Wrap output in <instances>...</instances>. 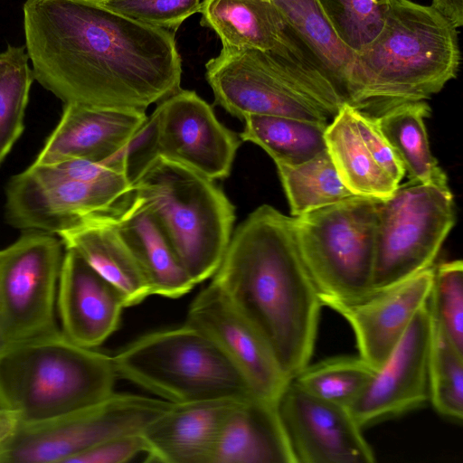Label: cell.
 I'll use <instances>...</instances> for the list:
<instances>
[{"instance_id": "cell-22", "label": "cell", "mask_w": 463, "mask_h": 463, "mask_svg": "<svg viewBox=\"0 0 463 463\" xmlns=\"http://www.w3.org/2000/svg\"><path fill=\"white\" fill-rule=\"evenodd\" d=\"M112 220L137 260L152 295L178 298L195 284L179 262L148 207L137 196L110 212Z\"/></svg>"}, {"instance_id": "cell-18", "label": "cell", "mask_w": 463, "mask_h": 463, "mask_svg": "<svg viewBox=\"0 0 463 463\" xmlns=\"http://www.w3.org/2000/svg\"><path fill=\"white\" fill-rule=\"evenodd\" d=\"M146 121L142 110L65 104L61 120L33 163L109 160L134 143Z\"/></svg>"}, {"instance_id": "cell-5", "label": "cell", "mask_w": 463, "mask_h": 463, "mask_svg": "<svg viewBox=\"0 0 463 463\" xmlns=\"http://www.w3.org/2000/svg\"><path fill=\"white\" fill-rule=\"evenodd\" d=\"M205 70L215 104L241 119L269 115L329 123L347 103L303 48L222 47Z\"/></svg>"}, {"instance_id": "cell-16", "label": "cell", "mask_w": 463, "mask_h": 463, "mask_svg": "<svg viewBox=\"0 0 463 463\" xmlns=\"http://www.w3.org/2000/svg\"><path fill=\"white\" fill-rule=\"evenodd\" d=\"M185 324L209 337L228 356L256 396L277 402L290 379L261 335L214 283L194 298Z\"/></svg>"}, {"instance_id": "cell-34", "label": "cell", "mask_w": 463, "mask_h": 463, "mask_svg": "<svg viewBox=\"0 0 463 463\" xmlns=\"http://www.w3.org/2000/svg\"><path fill=\"white\" fill-rule=\"evenodd\" d=\"M436 326L463 352V263L460 260L434 266L429 298Z\"/></svg>"}, {"instance_id": "cell-14", "label": "cell", "mask_w": 463, "mask_h": 463, "mask_svg": "<svg viewBox=\"0 0 463 463\" xmlns=\"http://www.w3.org/2000/svg\"><path fill=\"white\" fill-rule=\"evenodd\" d=\"M295 463H373V450L348 408L288 381L276 402Z\"/></svg>"}, {"instance_id": "cell-37", "label": "cell", "mask_w": 463, "mask_h": 463, "mask_svg": "<svg viewBox=\"0 0 463 463\" xmlns=\"http://www.w3.org/2000/svg\"><path fill=\"white\" fill-rule=\"evenodd\" d=\"M141 453H146L141 434H128L103 441L72 458L68 463H124Z\"/></svg>"}, {"instance_id": "cell-13", "label": "cell", "mask_w": 463, "mask_h": 463, "mask_svg": "<svg viewBox=\"0 0 463 463\" xmlns=\"http://www.w3.org/2000/svg\"><path fill=\"white\" fill-rule=\"evenodd\" d=\"M153 150L211 179L229 176L241 139L223 126L196 92L178 90L147 118Z\"/></svg>"}, {"instance_id": "cell-33", "label": "cell", "mask_w": 463, "mask_h": 463, "mask_svg": "<svg viewBox=\"0 0 463 463\" xmlns=\"http://www.w3.org/2000/svg\"><path fill=\"white\" fill-rule=\"evenodd\" d=\"M340 40L353 52L381 31L391 0H317Z\"/></svg>"}, {"instance_id": "cell-8", "label": "cell", "mask_w": 463, "mask_h": 463, "mask_svg": "<svg viewBox=\"0 0 463 463\" xmlns=\"http://www.w3.org/2000/svg\"><path fill=\"white\" fill-rule=\"evenodd\" d=\"M354 195L293 217L297 243L323 307L373 292L377 208Z\"/></svg>"}, {"instance_id": "cell-31", "label": "cell", "mask_w": 463, "mask_h": 463, "mask_svg": "<svg viewBox=\"0 0 463 463\" xmlns=\"http://www.w3.org/2000/svg\"><path fill=\"white\" fill-rule=\"evenodd\" d=\"M25 46L0 52V165L24 131V118L34 76Z\"/></svg>"}, {"instance_id": "cell-1", "label": "cell", "mask_w": 463, "mask_h": 463, "mask_svg": "<svg viewBox=\"0 0 463 463\" xmlns=\"http://www.w3.org/2000/svg\"><path fill=\"white\" fill-rule=\"evenodd\" d=\"M24 30L34 80L64 104L145 111L181 89L175 33L95 0H26Z\"/></svg>"}, {"instance_id": "cell-15", "label": "cell", "mask_w": 463, "mask_h": 463, "mask_svg": "<svg viewBox=\"0 0 463 463\" xmlns=\"http://www.w3.org/2000/svg\"><path fill=\"white\" fill-rule=\"evenodd\" d=\"M433 319L429 301L417 312L385 363L348 407L362 429L430 402L429 358Z\"/></svg>"}, {"instance_id": "cell-12", "label": "cell", "mask_w": 463, "mask_h": 463, "mask_svg": "<svg viewBox=\"0 0 463 463\" xmlns=\"http://www.w3.org/2000/svg\"><path fill=\"white\" fill-rule=\"evenodd\" d=\"M132 194L128 165L91 180L36 182L22 172L5 189V218L11 226L57 234L83 217L118 209Z\"/></svg>"}, {"instance_id": "cell-39", "label": "cell", "mask_w": 463, "mask_h": 463, "mask_svg": "<svg viewBox=\"0 0 463 463\" xmlns=\"http://www.w3.org/2000/svg\"><path fill=\"white\" fill-rule=\"evenodd\" d=\"M7 348H8V345L5 344V342L3 340V338L0 335V357Z\"/></svg>"}, {"instance_id": "cell-28", "label": "cell", "mask_w": 463, "mask_h": 463, "mask_svg": "<svg viewBox=\"0 0 463 463\" xmlns=\"http://www.w3.org/2000/svg\"><path fill=\"white\" fill-rule=\"evenodd\" d=\"M243 120L241 141L260 146L276 165H298L326 148L328 123L269 115H248Z\"/></svg>"}, {"instance_id": "cell-26", "label": "cell", "mask_w": 463, "mask_h": 463, "mask_svg": "<svg viewBox=\"0 0 463 463\" xmlns=\"http://www.w3.org/2000/svg\"><path fill=\"white\" fill-rule=\"evenodd\" d=\"M296 39L316 65L346 97L355 52L337 36L317 0H271Z\"/></svg>"}, {"instance_id": "cell-36", "label": "cell", "mask_w": 463, "mask_h": 463, "mask_svg": "<svg viewBox=\"0 0 463 463\" xmlns=\"http://www.w3.org/2000/svg\"><path fill=\"white\" fill-rule=\"evenodd\" d=\"M353 116L358 133L379 166L398 184L406 175L393 146L383 134L377 116L354 107Z\"/></svg>"}, {"instance_id": "cell-27", "label": "cell", "mask_w": 463, "mask_h": 463, "mask_svg": "<svg viewBox=\"0 0 463 463\" xmlns=\"http://www.w3.org/2000/svg\"><path fill=\"white\" fill-rule=\"evenodd\" d=\"M430 112L425 100L411 101L392 106L377 118L409 180L451 193L448 177L430 151L424 123Z\"/></svg>"}, {"instance_id": "cell-4", "label": "cell", "mask_w": 463, "mask_h": 463, "mask_svg": "<svg viewBox=\"0 0 463 463\" xmlns=\"http://www.w3.org/2000/svg\"><path fill=\"white\" fill-rule=\"evenodd\" d=\"M112 356L61 329L8 346L0 357V411L23 422L93 405L114 392Z\"/></svg>"}, {"instance_id": "cell-3", "label": "cell", "mask_w": 463, "mask_h": 463, "mask_svg": "<svg viewBox=\"0 0 463 463\" xmlns=\"http://www.w3.org/2000/svg\"><path fill=\"white\" fill-rule=\"evenodd\" d=\"M458 32L431 6L391 0L379 33L355 52L347 103L379 116L389 108L430 99L457 77Z\"/></svg>"}, {"instance_id": "cell-9", "label": "cell", "mask_w": 463, "mask_h": 463, "mask_svg": "<svg viewBox=\"0 0 463 463\" xmlns=\"http://www.w3.org/2000/svg\"><path fill=\"white\" fill-rule=\"evenodd\" d=\"M174 403L113 392L74 411L33 422L0 411V463H68L108 439L141 431Z\"/></svg>"}, {"instance_id": "cell-29", "label": "cell", "mask_w": 463, "mask_h": 463, "mask_svg": "<svg viewBox=\"0 0 463 463\" xmlns=\"http://www.w3.org/2000/svg\"><path fill=\"white\" fill-rule=\"evenodd\" d=\"M291 216L354 196L341 181L326 148L313 158L294 165H276Z\"/></svg>"}, {"instance_id": "cell-20", "label": "cell", "mask_w": 463, "mask_h": 463, "mask_svg": "<svg viewBox=\"0 0 463 463\" xmlns=\"http://www.w3.org/2000/svg\"><path fill=\"white\" fill-rule=\"evenodd\" d=\"M239 402L174 403L140 433L146 445V460L212 463L224 420Z\"/></svg>"}, {"instance_id": "cell-10", "label": "cell", "mask_w": 463, "mask_h": 463, "mask_svg": "<svg viewBox=\"0 0 463 463\" xmlns=\"http://www.w3.org/2000/svg\"><path fill=\"white\" fill-rule=\"evenodd\" d=\"M455 221L452 193L431 185L409 181L381 199L373 292L392 288L433 266Z\"/></svg>"}, {"instance_id": "cell-32", "label": "cell", "mask_w": 463, "mask_h": 463, "mask_svg": "<svg viewBox=\"0 0 463 463\" xmlns=\"http://www.w3.org/2000/svg\"><path fill=\"white\" fill-rule=\"evenodd\" d=\"M433 319V318H432ZM430 402L442 417L463 420V352H460L436 326L429 358Z\"/></svg>"}, {"instance_id": "cell-38", "label": "cell", "mask_w": 463, "mask_h": 463, "mask_svg": "<svg viewBox=\"0 0 463 463\" xmlns=\"http://www.w3.org/2000/svg\"><path fill=\"white\" fill-rule=\"evenodd\" d=\"M430 6L456 29L462 25L463 0H432Z\"/></svg>"}, {"instance_id": "cell-6", "label": "cell", "mask_w": 463, "mask_h": 463, "mask_svg": "<svg viewBox=\"0 0 463 463\" xmlns=\"http://www.w3.org/2000/svg\"><path fill=\"white\" fill-rule=\"evenodd\" d=\"M130 178L132 194L152 212L194 283L212 278L235 220L225 194L213 180L157 155Z\"/></svg>"}, {"instance_id": "cell-24", "label": "cell", "mask_w": 463, "mask_h": 463, "mask_svg": "<svg viewBox=\"0 0 463 463\" xmlns=\"http://www.w3.org/2000/svg\"><path fill=\"white\" fill-rule=\"evenodd\" d=\"M201 24L222 47L286 52L303 48L271 0H203Z\"/></svg>"}, {"instance_id": "cell-23", "label": "cell", "mask_w": 463, "mask_h": 463, "mask_svg": "<svg viewBox=\"0 0 463 463\" xmlns=\"http://www.w3.org/2000/svg\"><path fill=\"white\" fill-rule=\"evenodd\" d=\"M212 463H295L276 402H239L224 420Z\"/></svg>"}, {"instance_id": "cell-19", "label": "cell", "mask_w": 463, "mask_h": 463, "mask_svg": "<svg viewBox=\"0 0 463 463\" xmlns=\"http://www.w3.org/2000/svg\"><path fill=\"white\" fill-rule=\"evenodd\" d=\"M125 307L115 286L77 252L65 249L56 297L60 329L65 336L81 346L96 348L118 330Z\"/></svg>"}, {"instance_id": "cell-35", "label": "cell", "mask_w": 463, "mask_h": 463, "mask_svg": "<svg viewBox=\"0 0 463 463\" xmlns=\"http://www.w3.org/2000/svg\"><path fill=\"white\" fill-rule=\"evenodd\" d=\"M108 9L173 33L199 13L202 0H95Z\"/></svg>"}, {"instance_id": "cell-7", "label": "cell", "mask_w": 463, "mask_h": 463, "mask_svg": "<svg viewBox=\"0 0 463 463\" xmlns=\"http://www.w3.org/2000/svg\"><path fill=\"white\" fill-rule=\"evenodd\" d=\"M112 358L118 377L175 404L258 397L228 356L185 323L141 335Z\"/></svg>"}, {"instance_id": "cell-25", "label": "cell", "mask_w": 463, "mask_h": 463, "mask_svg": "<svg viewBox=\"0 0 463 463\" xmlns=\"http://www.w3.org/2000/svg\"><path fill=\"white\" fill-rule=\"evenodd\" d=\"M354 107L345 103L328 123L325 141L345 186L354 195L385 199L400 185L374 161L356 128Z\"/></svg>"}, {"instance_id": "cell-11", "label": "cell", "mask_w": 463, "mask_h": 463, "mask_svg": "<svg viewBox=\"0 0 463 463\" xmlns=\"http://www.w3.org/2000/svg\"><path fill=\"white\" fill-rule=\"evenodd\" d=\"M64 246L45 232L27 233L0 250V335L11 345L53 333Z\"/></svg>"}, {"instance_id": "cell-2", "label": "cell", "mask_w": 463, "mask_h": 463, "mask_svg": "<svg viewBox=\"0 0 463 463\" xmlns=\"http://www.w3.org/2000/svg\"><path fill=\"white\" fill-rule=\"evenodd\" d=\"M212 282L261 335L288 378L310 363L323 306L292 216L268 204L255 209L232 235Z\"/></svg>"}, {"instance_id": "cell-30", "label": "cell", "mask_w": 463, "mask_h": 463, "mask_svg": "<svg viewBox=\"0 0 463 463\" xmlns=\"http://www.w3.org/2000/svg\"><path fill=\"white\" fill-rule=\"evenodd\" d=\"M375 371L360 355H338L307 364L291 381L316 397L348 408Z\"/></svg>"}, {"instance_id": "cell-21", "label": "cell", "mask_w": 463, "mask_h": 463, "mask_svg": "<svg viewBox=\"0 0 463 463\" xmlns=\"http://www.w3.org/2000/svg\"><path fill=\"white\" fill-rule=\"evenodd\" d=\"M65 249L77 252L95 271L115 286L126 306L151 296L148 282L110 212L80 219L57 233Z\"/></svg>"}, {"instance_id": "cell-17", "label": "cell", "mask_w": 463, "mask_h": 463, "mask_svg": "<svg viewBox=\"0 0 463 463\" xmlns=\"http://www.w3.org/2000/svg\"><path fill=\"white\" fill-rule=\"evenodd\" d=\"M434 265L392 288L350 302H332L350 325L358 355L378 370L398 345L417 312L429 301Z\"/></svg>"}]
</instances>
